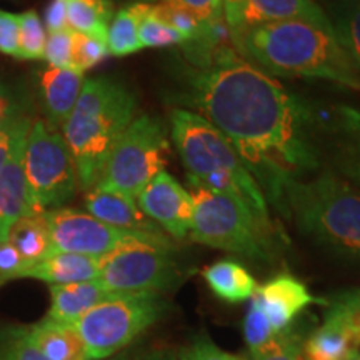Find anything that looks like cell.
<instances>
[{"label":"cell","mask_w":360,"mask_h":360,"mask_svg":"<svg viewBox=\"0 0 360 360\" xmlns=\"http://www.w3.org/2000/svg\"><path fill=\"white\" fill-rule=\"evenodd\" d=\"M184 101L231 141L281 210L287 180L321 167L317 117L309 103L249 62L232 58L191 70Z\"/></svg>","instance_id":"cell-1"},{"label":"cell","mask_w":360,"mask_h":360,"mask_svg":"<svg viewBox=\"0 0 360 360\" xmlns=\"http://www.w3.org/2000/svg\"><path fill=\"white\" fill-rule=\"evenodd\" d=\"M232 40L245 62L265 74L323 79L360 90V70L337 42L330 24H264L232 32Z\"/></svg>","instance_id":"cell-2"},{"label":"cell","mask_w":360,"mask_h":360,"mask_svg":"<svg viewBox=\"0 0 360 360\" xmlns=\"http://www.w3.org/2000/svg\"><path fill=\"white\" fill-rule=\"evenodd\" d=\"M137 96L112 77L85 79L74 110L62 127L77 170L79 188L97 186L112 148L135 119Z\"/></svg>","instance_id":"cell-3"},{"label":"cell","mask_w":360,"mask_h":360,"mask_svg":"<svg viewBox=\"0 0 360 360\" xmlns=\"http://www.w3.org/2000/svg\"><path fill=\"white\" fill-rule=\"evenodd\" d=\"M170 124L172 141L192 186L236 197L270 227L265 193L231 141L204 117L186 109L174 110Z\"/></svg>","instance_id":"cell-4"},{"label":"cell","mask_w":360,"mask_h":360,"mask_svg":"<svg viewBox=\"0 0 360 360\" xmlns=\"http://www.w3.org/2000/svg\"><path fill=\"white\" fill-rule=\"evenodd\" d=\"M282 210L317 244L360 260V192L334 170H323L310 180H287Z\"/></svg>","instance_id":"cell-5"},{"label":"cell","mask_w":360,"mask_h":360,"mask_svg":"<svg viewBox=\"0 0 360 360\" xmlns=\"http://www.w3.org/2000/svg\"><path fill=\"white\" fill-rule=\"evenodd\" d=\"M192 199L193 242L232 252L255 262L272 260L270 227H265L244 202L204 187H195Z\"/></svg>","instance_id":"cell-6"},{"label":"cell","mask_w":360,"mask_h":360,"mask_svg":"<svg viewBox=\"0 0 360 360\" xmlns=\"http://www.w3.org/2000/svg\"><path fill=\"white\" fill-rule=\"evenodd\" d=\"M169 302L157 292L117 294L84 314L72 327L87 349L89 360L109 359L164 317Z\"/></svg>","instance_id":"cell-7"},{"label":"cell","mask_w":360,"mask_h":360,"mask_svg":"<svg viewBox=\"0 0 360 360\" xmlns=\"http://www.w3.org/2000/svg\"><path fill=\"white\" fill-rule=\"evenodd\" d=\"M97 281L114 294H160L179 285L182 270L167 237L142 236L103 255Z\"/></svg>","instance_id":"cell-8"},{"label":"cell","mask_w":360,"mask_h":360,"mask_svg":"<svg viewBox=\"0 0 360 360\" xmlns=\"http://www.w3.org/2000/svg\"><path fill=\"white\" fill-rule=\"evenodd\" d=\"M167 134L159 119L135 115L112 148L96 188L120 192L137 200L143 187L164 170Z\"/></svg>","instance_id":"cell-9"},{"label":"cell","mask_w":360,"mask_h":360,"mask_svg":"<svg viewBox=\"0 0 360 360\" xmlns=\"http://www.w3.org/2000/svg\"><path fill=\"white\" fill-rule=\"evenodd\" d=\"M22 165L30 199L39 214L60 209L79 188L77 170L64 135L39 119L27 135Z\"/></svg>","instance_id":"cell-10"},{"label":"cell","mask_w":360,"mask_h":360,"mask_svg":"<svg viewBox=\"0 0 360 360\" xmlns=\"http://www.w3.org/2000/svg\"><path fill=\"white\" fill-rule=\"evenodd\" d=\"M44 219L51 236L52 252L103 257L134 238L152 236V233L122 231L101 222L87 212L65 209V207L45 210Z\"/></svg>","instance_id":"cell-11"},{"label":"cell","mask_w":360,"mask_h":360,"mask_svg":"<svg viewBox=\"0 0 360 360\" xmlns=\"http://www.w3.org/2000/svg\"><path fill=\"white\" fill-rule=\"evenodd\" d=\"M137 204L152 222L170 237L182 240L191 233L193 199L172 175L162 170L139 193Z\"/></svg>","instance_id":"cell-12"},{"label":"cell","mask_w":360,"mask_h":360,"mask_svg":"<svg viewBox=\"0 0 360 360\" xmlns=\"http://www.w3.org/2000/svg\"><path fill=\"white\" fill-rule=\"evenodd\" d=\"M224 20L232 32L289 20L330 24L327 12L315 0H244L238 6L224 7Z\"/></svg>","instance_id":"cell-13"},{"label":"cell","mask_w":360,"mask_h":360,"mask_svg":"<svg viewBox=\"0 0 360 360\" xmlns=\"http://www.w3.org/2000/svg\"><path fill=\"white\" fill-rule=\"evenodd\" d=\"M317 117V146L319 152L323 147L332 148V159L339 172L360 184V112L340 107L332 115V127L323 125L321 115Z\"/></svg>","instance_id":"cell-14"},{"label":"cell","mask_w":360,"mask_h":360,"mask_svg":"<svg viewBox=\"0 0 360 360\" xmlns=\"http://www.w3.org/2000/svg\"><path fill=\"white\" fill-rule=\"evenodd\" d=\"M262 304L270 326L276 334L294 326L295 319L305 307L314 302V297L299 278L282 274L272 281L257 287L254 294Z\"/></svg>","instance_id":"cell-15"},{"label":"cell","mask_w":360,"mask_h":360,"mask_svg":"<svg viewBox=\"0 0 360 360\" xmlns=\"http://www.w3.org/2000/svg\"><path fill=\"white\" fill-rule=\"evenodd\" d=\"M85 84L84 72L77 69L45 67L39 72V94L45 124L53 130L64 127L77 103Z\"/></svg>","instance_id":"cell-16"},{"label":"cell","mask_w":360,"mask_h":360,"mask_svg":"<svg viewBox=\"0 0 360 360\" xmlns=\"http://www.w3.org/2000/svg\"><path fill=\"white\" fill-rule=\"evenodd\" d=\"M27 135L17 142L7 164L0 170V242L7 240L8 232L17 220L25 215L39 214L30 199L22 165Z\"/></svg>","instance_id":"cell-17"},{"label":"cell","mask_w":360,"mask_h":360,"mask_svg":"<svg viewBox=\"0 0 360 360\" xmlns=\"http://www.w3.org/2000/svg\"><path fill=\"white\" fill-rule=\"evenodd\" d=\"M85 209L92 217L107 225H112V227L129 232L165 236L159 225L152 222L142 212L137 200L120 192L102 191V188L94 187L85 195Z\"/></svg>","instance_id":"cell-18"},{"label":"cell","mask_w":360,"mask_h":360,"mask_svg":"<svg viewBox=\"0 0 360 360\" xmlns=\"http://www.w3.org/2000/svg\"><path fill=\"white\" fill-rule=\"evenodd\" d=\"M114 295L117 294L103 289L97 278L89 282L51 285V307L45 321L72 326L90 309Z\"/></svg>","instance_id":"cell-19"},{"label":"cell","mask_w":360,"mask_h":360,"mask_svg":"<svg viewBox=\"0 0 360 360\" xmlns=\"http://www.w3.org/2000/svg\"><path fill=\"white\" fill-rule=\"evenodd\" d=\"M22 334L39 352L51 360H89L87 349L72 326L40 321L20 327Z\"/></svg>","instance_id":"cell-20"},{"label":"cell","mask_w":360,"mask_h":360,"mask_svg":"<svg viewBox=\"0 0 360 360\" xmlns=\"http://www.w3.org/2000/svg\"><path fill=\"white\" fill-rule=\"evenodd\" d=\"M101 259L70 252H52L27 270L25 278H37L51 285L96 281L101 274Z\"/></svg>","instance_id":"cell-21"},{"label":"cell","mask_w":360,"mask_h":360,"mask_svg":"<svg viewBox=\"0 0 360 360\" xmlns=\"http://www.w3.org/2000/svg\"><path fill=\"white\" fill-rule=\"evenodd\" d=\"M202 276L215 297L231 304L252 299L259 287L249 270L232 259H224L209 265Z\"/></svg>","instance_id":"cell-22"},{"label":"cell","mask_w":360,"mask_h":360,"mask_svg":"<svg viewBox=\"0 0 360 360\" xmlns=\"http://www.w3.org/2000/svg\"><path fill=\"white\" fill-rule=\"evenodd\" d=\"M357 349L352 332L335 319L326 317L321 327L309 332L304 342L307 360H344Z\"/></svg>","instance_id":"cell-23"},{"label":"cell","mask_w":360,"mask_h":360,"mask_svg":"<svg viewBox=\"0 0 360 360\" xmlns=\"http://www.w3.org/2000/svg\"><path fill=\"white\" fill-rule=\"evenodd\" d=\"M7 240L19 252L29 269L52 254V242L44 212L25 215L17 220L8 232Z\"/></svg>","instance_id":"cell-24"},{"label":"cell","mask_w":360,"mask_h":360,"mask_svg":"<svg viewBox=\"0 0 360 360\" xmlns=\"http://www.w3.org/2000/svg\"><path fill=\"white\" fill-rule=\"evenodd\" d=\"M69 29L80 34H103L114 17L112 0H65Z\"/></svg>","instance_id":"cell-25"},{"label":"cell","mask_w":360,"mask_h":360,"mask_svg":"<svg viewBox=\"0 0 360 360\" xmlns=\"http://www.w3.org/2000/svg\"><path fill=\"white\" fill-rule=\"evenodd\" d=\"M327 17L337 42L360 70V2L330 4Z\"/></svg>","instance_id":"cell-26"},{"label":"cell","mask_w":360,"mask_h":360,"mask_svg":"<svg viewBox=\"0 0 360 360\" xmlns=\"http://www.w3.org/2000/svg\"><path fill=\"white\" fill-rule=\"evenodd\" d=\"M107 47L110 56L115 57L130 56L143 49L139 40V13L134 4L114 13L107 29Z\"/></svg>","instance_id":"cell-27"},{"label":"cell","mask_w":360,"mask_h":360,"mask_svg":"<svg viewBox=\"0 0 360 360\" xmlns=\"http://www.w3.org/2000/svg\"><path fill=\"white\" fill-rule=\"evenodd\" d=\"M139 13V40L142 47L162 49L172 47V45L186 44L184 35L175 30L174 27L165 24L157 13L152 11L150 4L137 2L134 4Z\"/></svg>","instance_id":"cell-28"},{"label":"cell","mask_w":360,"mask_h":360,"mask_svg":"<svg viewBox=\"0 0 360 360\" xmlns=\"http://www.w3.org/2000/svg\"><path fill=\"white\" fill-rule=\"evenodd\" d=\"M310 328L292 326L276 335V339L259 352L250 354L249 360H307L304 354V342Z\"/></svg>","instance_id":"cell-29"},{"label":"cell","mask_w":360,"mask_h":360,"mask_svg":"<svg viewBox=\"0 0 360 360\" xmlns=\"http://www.w3.org/2000/svg\"><path fill=\"white\" fill-rule=\"evenodd\" d=\"M326 317L347 327L360 345V287L335 292L326 300Z\"/></svg>","instance_id":"cell-30"},{"label":"cell","mask_w":360,"mask_h":360,"mask_svg":"<svg viewBox=\"0 0 360 360\" xmlns=\"http://www.w3.org/2000/svg\"><path fill=\"white\" fill-rule=\"evenodd\" d=\"M242 330H244V340L250 354L262 350L277 335L274 332L272 326H270L267 315L264 312L262 304L259 302V299L255 295L252 297L249 309H247Z\"/></svg>","instance_id":"cell-31"},{"label":"cell","mask_w":360,"mask_h":360,"mask_svg":"<svg viewBox=\"0 0 360 360\" xmlns=\"http://www.w3.org/2000/svg\"><path fill=\"white\" fill-rule=\"evenodd\" d=\"M20 20V57L22 60H40L44 58L47 30L40 20L37 11L30 8L19 13Z\"/></svg>","instance_id":"cell-32"},{"label":"cell","mask_w":360,"mask_h":360,"mask_svg":"<svg viewBox=\"0 0 360 360\" xmlns=\"http://www.w3.org/2000/svg\"><path fill=\"white\" fill-rule=\"evenodd\" d=\"M109 56L107 35L74 32V67L80 72L92 69Z\"/></svg>","instance_id":"cell-33"},{"label":"cell","mask_w":360,"mask_h":360,"mask_svg":"<svg viewBox=\"0 0 360 360\" xmlns=\"http://www.w3.org/2000/svg\"><path fill=\"white\" fill-rule=\"evenodd\" d=\"M44 60L53 69H75L74 67V30L65 29L47 34Z\"/></svg>","instance_id":"cell-34"},{"label":"cell","mask_w":360,"mask_h":360,"mask_svg":"<svg viewBox=\"0 0 360 360\" xmlns=\"http://www.w3.org/2000/svg\"><path fill=\"white\" fill-rule=\"evenodd\" d=\"M0 360H51L25 339L20 327L0 332Z\"/></svg>","instance_id":"cell-35"},{"label":"cell","mask_w":360,"mask_h":360,"mask_svg":"<svg viewBox=\"0 0 360 360\" xmlns=\"http://www.w3.org/2000/svg\"><path fill=\"white\" fill-rule=\"evenodd\" d=\"M146 4H165L191 13L202 25H210L224 19L222 0H141Z\"/></svg>","instance_id":"cell-36"},{"label":"cell","mask_w":360,"mask_h":360,"mask_svg":"<svg viewBox=\"0 0 360 360\" xmlns=\"http://www.w3.org/2000/svg\"><path fill=\"white\" fill-rule=\"evenodd\" d=\"M179 360H249L244 355L231 354L220 349L207 334L193 337L191 344L182 350Z\"/></svg>","instance_id":"cell-37"},{"label":"cell","mask_w":360,"mask_h":360,"mask_svg":"<svg viewBox=\"0 0 360 360\" xmlns=\"http://www.w3.org/2000/svg\"><path fill=\"white\" fill-rule=\"evenodd\" d=\"M32 124V117L25 112V114L15 117V119H12L11 122H7L0 129V170L7 164L8 157H11L13 148H15L17 142L29 134Z\"/></svg>","instance_id":"cell-38"},{"label":"cell","mask_w":360,"mask_h":360,"mask_svg":"<svg viewBox=\"0 0 360 360\" xmlns=\"http://www.w3.org/2000/svg\"><path fill=\"white\" fill-rule=\"evenodd\" d=\"M29 265L20 257V254L13 249L8 240L0 242V287L7 282L25 278Z\"/></svg>","instance_id":"cell-39"},{"label":"cell","mask_w":360,"mask_h":360,"mask_svg":"<svg viewBox=\"0 0 360 360\" xmlns=\"http://www.w3.org/2000/svg\"><path fill=\"white\" fill-rule=\"evenodd\" d=\"M0 52L20 57V20L17 13L0 11Z\"/></svg>","instance_id":"cell-40"},{"label":"cell","mask_w":360,"mask_h":360,"mask_svg":"<svg viewBox=\"0 0 360 360\" xmlns=\"http://www.w3.org/2000/svg\"><path fill=\"white\" fill-rule=\"evenodd\" d=\"M20 114H25L24 102L13 96L11 89L0 85V129Z\"/></svg>","instance_id":"cell-41"},{"label":"cell","mask_w":360,"mask_h":360,"mask_svg":"<svg viewBox=\"0 0 360 360\" xmlns=\"http://www.w3.org/2000/svg\"><path fill=\"white\" fill-rule=\"evenodd\" d=\"M44 25L49 34L69 29L65 0H51V4H49L44 13Z\"/></svg>","instance_id":"cell-42"},{"label":"cell","mask_w":360,"mask_h":360,"mask_svg":"<svg viewBox=\"0 0 360 360\" xmlns=\"http://www.w3.org/2000/svg\"><path fill=\"white\" fill-rule=\"evenodd\" d=\"M112 360H179V359L167 349L148 347V349L132 350V352L122 354Z\"/></svg>","instance_id":"cell-43"},{"label":"cell","mask_w":360,"mask_h":360,"mask_svg":"<svg viewBox=\"0 0 360 360\" xmlns=\"http://www.w3.org/2000/svg\"><path fill=\"white\" fill-rule=\"evenodd\" d=\"M244 0H222V6L224 7H232V6H238V4H242Z\"/></svg>","instance_id":"cell-44"},{"label":"cell","mask_w":360,"mask_h":360,"mask_svg":"<svg viewBox=\"0 0 360 360\" xmlns=\"http://www.w3.org/2000/svg\"><path fill=\"white\" fill-rule=\"evenodd\" d=\"M344 360H360V352H359L357 349H355V350H352V352H350Z\"/></svg>","instance_id":"cell-45"},{"label":"cell","mask_w":360,"mask_h":360,"mask_svg":"<svg viewBox=\"0 0 360 360\" xmlns=\"http://www.w3.org/2000/svg\"><path fill=\"white\" fill-rule=\"evenodd\" d=\"M345 2H360V0H330V4H345Z\"/></svg>","instance_id":"cell-46"}]
</instances>
